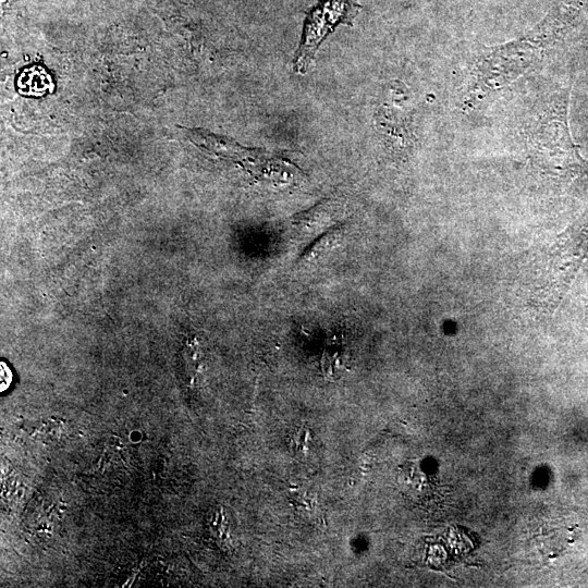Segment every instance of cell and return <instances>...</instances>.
I'll use <instances>...</instances> for the list:
<instances>
[{
  "mask_svg": "<svg viewBox=\"0 0 588 588\" xmlns=\"http://www.w3.org/2000/svg\"><path fill=\"white\" fill-rule=\"evenodd\" d=\"M575 15V4L559 5L520 38L486 47L474 64L463 97L465 107L476 108L536 66L566 35Z\"/></svg>",
  "mask_w": 588,
  "mask_h": 588,
  "instance_id": "6da1fadb",
  "label": "cell"
},
{
  "mask_svg": "<svg viewBox=\"0 0 588 588\" xmlns=\"http://www.w3.org/2000/svg\"><path fill=\"white\" fill-rule=\"evenodd\" d=\"M355 0H320L309 12L303 27L301 42L294 54L293 70L305 74L324 38L343 23L352 22L357 11Z\"/></svg>",
  "mask_w": 588,
  "mask_h": 588,
  "instance_id": "277c9868",
  "label": "cell"
},
{
  "mask_svg": "<svg viewBox=\"0 0 588 588\" xmlns=\"http://www.w3.org/2000/svg\"><path fill=\"white\" fill-rule=\"evenodd\" d=\"M340 211L336 203L326 201L318 206L297 215L292 220V228L299 238H306L317 235L332 223Z\"/></svg>",
  "mask_w": 588,
  "mask_h": 588,
  "instance_id": "5b68a950",
  "label": "cell"
},
{
  "mask_svg": "<svg viewBox=\"0 0 588 588\" xmlns=\"http://www.w3.org/2000/svg\"><path fill=\"white\" fill-rule=\"evenodd\" d=\"M568 91L554 101L553 110L544 114L535 137L536 161L548 173L573 179L588 172V162L572 140L568 123Z\"/></svg>",
  "mask_w": 588,
  "mask_h": 588,
  "instance_id": "3957f363",
  "label": "cell"
},
{
  "mask_svg": "<svg viewBox=\"0 0 588 588\" xmlns=\"http://www.w3.org/2000/svg\"><path fill=\"white\" fill-rule=\"evenodd\" d=\"M8 376H10V371L5 365L1 364V391L7 389L10 383V380L7 378Z\"/></svg>",
  "mask_w": 588,
  "mask_h": 588,
  "instance_id": "8992f818",
  "label": "cell"
},
{
  "mask_svg": "<svg viewBox=\"0 0 588 588\" xmlns=\"http://www.w3.org/2000/svg\"><path fill=\"white\" fill-rule=\"evenodd\" d=\"M587 254L588 209L556 236L540 259L535 294L546 309L558 308Z\"/></svg>",
  "mask_w": 588,
  "mask_h": 588,
  "instance_id": "7a4b0ae2",
  "label": "cell"
}]
</instances>
